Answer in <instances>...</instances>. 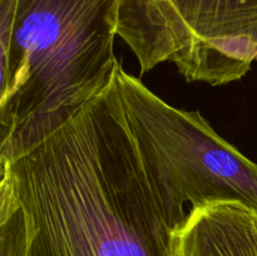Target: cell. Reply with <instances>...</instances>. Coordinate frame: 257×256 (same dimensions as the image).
<instances>
[{
	"mask_svg": "<svg viewBox=\"0 0 257 256\" xmlns=\"http://www.w3.org/2000/svg\"><path fill=\"white\" fill-rule=\"evenodd\" d=\"M117 85L160 212L177 230L198 208L237 201L257 212V163L197 110L168 104L140 78L117 69Z\"/></svg>",
	"mask_w": 257,
	"mask_h": 256,
	"instance_id": "3957f363",
	"label": "cell"
},
{
	"mask_svg": "<svg viewBox=\"0 0 257 256\" xmlns=\"http://www.w3.org/2000/svg\"><path fill=\"white\" fill-rule=\"evenodd\" d=\"M120 0H18L0 49L2 142L90 99L117 74Z\"/></svg>",
	"mask_w": 257,
	"mask_h": 256,
	"instance_id": "7a4b0ae2",
	"label": "cell"
},
{
	"mask_svg": "<svg viewBox=\"0 0 257 256\" xmlns=\"http://www.w3.org/2000/svg\"><path fill=\"white\" fill-rule=\"evenodd\" d=\"M0 172L24 212L23 256H173L117 74L82 104L3 141Z\"/></svg>",
	"mask_w": 257,
	"mask_h": 256,
	"instance_id": "6da1fadb",
	"label": "cell"
},
{
	"mask_svg": "<svg viewBox=\"0 0 257 256\" xmlns=\"http://www.w3.org/2000/svg\"><path fill=\"white\" fill-rule=\"evenodd\" d=\"M118 35L141 75L170 62L187 82L228 84L257 62V0H124Z\"/></svg>",
	"mask_w": 257,
	"mask_h": 256,
	"instance_id": "277c9868",
	"label": "cell"
},
{
	"mask_svg": "<svg viewBox=\"0 0 257 256\" xmlns=\"http://www.w3.org/2000/svg\"><path fill=\"white\" fill-rule=\"evenodd\" d=\"M173 256H257V212L237 201L196 210L172 232Z\"/></svg>",
	"mask_w": 257,
	"mask_h": 256,
	"instance_id": "5b68a950",
	"label": "cell"
}]
</instances>
